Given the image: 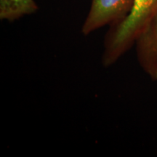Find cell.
Returning <instances> with one entry per match:
<instances>
[{"label": "cell", "instance_id": "1", "mask_svg": "<svg viewBox=\"0 0 157 157\" xmlns=\"http://www.w3.org/2000/svg\"><path fill=\"white\" fill-rule=\"evenodd\" d=\"M157 15V0H133L131 11L123 21L111 25L103 42L102 63H115L136 41L145 27Z\"/></svg>", "mask_w": 157, "mask_h": 157}, {"label": "cell", "instance_id": "2", "mask_svg": "<svg viewBox=\"0 0 157 157\" xmlns=\"http://www.w3.org/2000/svg\"><path fill=\"white\" fill-rule=\"evenodd\" d=\"M133 0H92L82 32L87 36L105 25L120 23L131 11Z\"/></svg>", "mask_w": 157, "mask_h": 157}, {"label": "cell", "instance_id": "3", "mask_svg": "<svg viewBox=\"0 0 157 157\" xmlns=\"http://www.w3.org/2000/svg\"><path fill=\"white\" fill-rule=\"evenodd\" d=\"M135 45L141 68L153 80H157V15L139 34Z\"/></svg>", "mask_w": 157, "mask_h": 157}, {"label": "cell", "instance_id": "4", "mask_svg": "<svg viewBox=\"0 0 157 157\" xmlns=\"http://www.w3.org/2000/svg\"><path fill=\"white\" fill-rule=\"evenodd\" d=\"M38 9L35 0H0V19L13 22L34 14Z\"/></svg>", "mask_w": 157, "mask_h": 157}]
</instances>
